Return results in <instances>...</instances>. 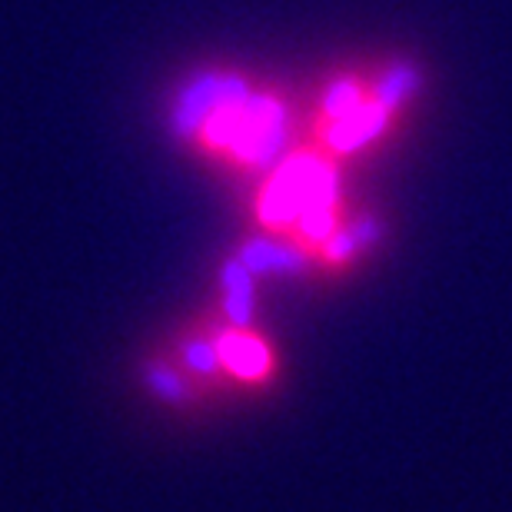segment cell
<instances>
[{
	"label": "cell",
	"mask_w": 512,
	"mask_h": 512,
	"mask_svg": "<svg viewBox=\"0 0 512 512\" xmlns=\"http://www.w3.org/2000/svg\"><path fill=\"white\" fill-rule=\"evenodd\" d=\"M177 124L183 130H200L210 143L237 150L253 163H263L280 140V110L220 77H207L187 90Z\"/></svg>",
	"instance_id": "cell-1"
},
{
	"label": "cell",
	"mask_w": 512,
	"mask_h": 512,
	"mask_svg": "<svg viewBox=\"0 0 512 512\" xmlns=\"http://www.w3.org/2000/svg\"><path fill=\"white\" fill-rule=\"evenodd\" d=\"M217 353H220V360L230 366L233 373H240V376H263L266 373V350L256 340H250V336H240V333H230V336H223V343L217 346Z\"/></svg>",
	"instance_id": "cell-2"
},
{
	"label": "cell",
	"mask_w": 512,
	"mask_h": 512,
	"mask_svg": "<svg viewBox=\"0 0 512 512\" xmlns=\"http://www.w3.org/2000/svg\"><path fill=\"white\" fill-rule=\"evenodd\" d=\"M190 360L197 363V366H203V370H210V366H213V356H210V350H203V346H193Z\"/></svg>",
	"instance_id": "cell-3"
},
{
	"label": "cell",
	"mask_w": 512,
	"mask_h": 512,
	"mask_svg": "<svg viewBox=\"0 0 512 512\" xmlns=\"http://www.w3.org/2000/svg\"><path fill=\"white\" fill-rule=\"evenodd\" d=\"M153 386L163 389V393H170V396H177V386H173L170 376H163V373H153Z\"/></svg>",
	"instance_id": "cell-4"
}]
</instances>
